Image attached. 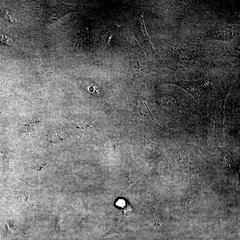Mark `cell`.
Segmentation results:
<instances>
[{
    "mask_svg": "<svg viewBox=\"0 0 240 240\" xmlns=\"http://www.w3.org/2000/svg\"><path fill=\"white\" fill-rule=\"evenodd\" d=\"M183 88L191 93L195 99L199 98L203 92L206 91L210 83L206 80H199L196 81H176L171 82Z\"/></svg>",
    "mask_w": 240,
    "mask_h": 240,
    "instance_id": "1",
    "label": "cell"
},
{
    "mask_svg": "<svg viewBox=\"0 0 240 240\" xmlns=\"http://www.w3.org/2000/svg\"><path fill=\"white\" fill-rule=\"evenodd\" d=\"M208 33L210 34H207L208 37L210 36L215 39L223 40L228 39L231 36L230 31H228L227 29L224 28H216L214 30L209 31Z\"/></svg>",
    "mask_w": 240,
    "mask_h": 240,
    "instance_id": "3",
    "label": "cell"
},
{
    "mask_svg": "<svg viewBox=\"0 0 240 240\" xmlns=\"http://www.w3.org/2000/svg\"><path fill=\"white\" fill-rule=\"evenodd\" d=\"M0 44L5 45H13L14 44V41L10 36L2 32L0 33Z\"/></svg>",
    "mask_w": 240,
    "mask_h": 240,
    "instance_id": "4",
    "label": "cell"
},
{
    "mask_svg": "<svg viewBox=\"0 0 240 240\" xmlns=\"http://www.w3.org/2000/svg\"><path fill=\"white\" fill-rule=\"evenodd\" d=\"M175 58L179 62L188 65H194L197 62V60L194 58V54L190 52L183 49H174L173 53Z\"/></svg>",
    "mask_w": 240,
    "mask_h": 240,
    "instance_id": "2",
    "label": "cell"
},
{
    "mask_svg": "<svg viewBox=\"0 0 240 240\" xmlns=\"http://www.w3.org/2000/svg\"><path fill=\"white\" fill-rule=\"evenodd\" d=\"M122 200H119L118 202L119 203V205L120 206H122V205H125V202H124V201H123V202H122Z\"/></svg>",
    "mask_w": 240,
    "mask_h": 240,
    "instance_id": "5",
    "label": "cell"
}]
</instances>
